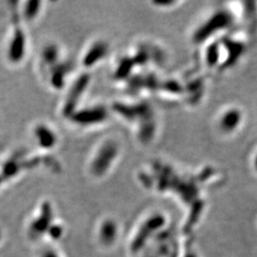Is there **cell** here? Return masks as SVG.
<instances>
[{
  "label": "cell",
  "instance_id": "6da1fadb",
  "mask_svg": "<svg viewBox=\"0 0 257 257\" xmlns=\"http://www.w3.org/2000/svg\"><path fill=\"white\" fill-rule=\"evenodd\" d=\"M117 154V147L113 142H106L100 147L94 149L90 162L89 173L93 177L105 175L112 164V161Z\"/></svg>",
  "mask_w": 257,
  "mask_h": 257
},
{
  "label": "cell",
  "instance_id": "7a4b0ae2",
  "mask_svg": "<svg viewBox=\"0 0 257 257\" xmlns=\"http://www.w3.org/2000/svg\"><path fill=\"white\" fill-rule=\"evenodd\" d=\"M229 17L228 15L221 13L218 15H215L212 19H210L206 25H204L201 29L198 31L196 35V39L199 41H202L206 39L208 36H211L214 32V30H218L220 28L226 27L229 24Z\"/></svg>",
  "mask_w": 257,
  "mask_h": 257
},
{
  "label": "cell",
  "instance_id": "3957f363",
  "mask_svg": "<svg viewBox=\"0 0 257 257\" xmlns=\"http://www.w3.org/2000/svg\"><path fill=\"white\" fill-rule=\"evenodd\" d=\"M17 34L13 35L10 38L8 42V49H7V55L9 58L10 62L14 63H19V60H20L23 56V50H24V45H25V38L24 36L17 30Z\"/></svg>",
  "mask_w": 257,
  "mask_h": 257
},
{
  "label": "cell",
  "instance_id": "277c9868",
  "mask_svg": "<svg viewBox=\"0 0 257 257\" xmlns=\"http://www.w3.org/2000/svg\"><path fill=\"white\" fill-rule=\"evenodd\" d=\"M107 52V47L104 43L94 42L91 45L90 49L87 50L86 54L83 56V64L86 67H91L93 64H96L98 60L104 58Z\"/></svg>",
  "mask_w": 257,
  "mask_h": 257
},
{
  "label": "cell",
  "instance_id": "5b68a950",
  "mask_svg": "<svg viewBox=\"0 0 257 257\" xmlns=\"http://www.w3.org/2000/svg\"><path fill=\"white\" fill-rule=\"evenodd\" d=\"M51 208L49 206L44 207L43 209V214H41L37 220L34 221V223L32 224L31 230L33 232L34 235L37 236L38 234L46 231L49 230V219L51 220Z\"/></svg>",
  "mask_w": 257,
  "mask_h": 257
},
{
  "label": "cell",
  "instance_id": "8992f818",
  "mask_svg": "<svg viewBox=\"0 0 257 257\" xmlns=\"http://www.w3.org/2000/svg\"><path fill=\"white\" fill-rule=\"evenodd\" d=\"M116 234L115 225L110 222L106 221L102 224L100 229V239L104 244H110L114 239Z\"/></svg>",
  "mask_w": 257,
  "mask_h": 257
},
{
  "label": "cell",
  "instance_id": "52a82bcc",
  "mask_svg": "<svg viewBox=\"0 0 257 257\" xmlns=\"http://www.w3.org/2000/svg\"><path fill=\"white\" fill-rule=\"evenodd\" d=\"M240 119V115L236 110H230L229 112L224 115L222 119V127L227 131H230L231 128H235L238 124V121Z\"/></svg>",
  "mask_w": 257,
  "mask_h": 257
},
{
  "label": "cell",
  "instance_id": "ba28073f",
  "mask_svg": "<svg viewBox=\"0 0 257 257\" xmlns=\"http://www.w3.org/2000/svg\"><path fill=\"white\" fill-rule=\"evenodd\" d=\"M49 232L51 234V236L54 239H57L60 237V235L62 234V228L60 226H50L49 228Z\"/></svg>",
  "mask_w": 257,
  "mask_h": 257
},
{
  "label": "cell",
  "instance_id": "9c48e42d",
  "mask_svg": "<svg viewBox=\"0 0 257 257\" xmlns=\"http://www.w3.org/2000/svg\"><path fill=\"white\" fill-rule=\"evenodd\" d=\"M43 257H57L55 255V253H54L53 251H51V250H49V251H47L46 253L44 254V256Z\"/></svg>",
  "mask_w": 257,
  "mask_h": 257
},
{
  "label": "cell",
  "instance_id": "30bf717a",
  "mask_svg": "<svg viewBox=\"0 0 257 257\" xmlns=\"http://www.w3.org/2000/svg\"><path fill=\"white\" fill-rule=\"evenodd\" d=\"M256 167H257V157H256Z\"/></svg>",
  "mask_w": 257,
  "mask_h": 257
},
{
  "label": "cell",
  "instance_id": "8fae6325",
  "mask_svg": "<svg viewBox=\"0 0 257 257\" xmlns=\"http://www.w3.org/2000/svg\"><path fill=\"white\" fill-rule=\"evenodd\" d=\"M0 238H1V234H0Z\"/></svg>",
  "mask_w": 257,
  "mask_h": 257
}]
</instances>
